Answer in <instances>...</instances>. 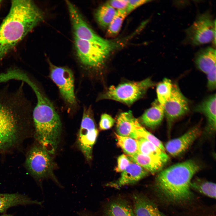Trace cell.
I'll return each mask as SVG.
<instances>
[{
    "label": "cell",
    "mask_w": 216,
    "mask_h": 216,
    "mask_svg": "<svg viewBox=\"0 0 216 216\" xmlns=\"http://www.w3.org/2000/svg\"><path fill=\"white\" fill-rule=\"evenodd\" d=\"M155 84L149 78L139 81L124 82L110 86L98 98L112 100L130 106L144 96L148 89Z\"/></svg>",
    "instance_id": "obj_5"
},
{
    "label": "cell",
    "mask_w": 216,
    "mask_h": 216,
    "mask_svg": "<svg viewBox=\"0 0 216 216\" xmlns=\"http://www.w3.org/2000/svg\"><path fill=\"white\" fill-rule=\"evenodd\" d=\"M173 83L170 79L164 78L157 86V101L164 106L170 98L172 92Z\"/></svg>",
    "instance_id": "obj_27"
},
{
    "label": "cell",
    "mask_w": 216,
    "mask_h": 216,
    "mask_svg": "<svg viewBox=\"0 0 216 216\" xmlns=\"http://www.w3.org/2000/svg\"><path fill=\"white\" fill-rule=\"evenodd\" d=\"M21 84L10 91L6 86L0 90V150L13 144L19 129L32 117L31 104Z\"/></svg>",
    "instance_id": "obj_3"
},
{
    "label": "cell",
    "mask_w": 216,
    "mask_h": 216,
    "mask_svg": "<svg viewBox=\"0 0 216 216\" xmlns=\"http://www.w3.org/2000/svg\"><path fill=\"white\" fill-rule=\"evenodd\" d=\"M131 160L129 157L122 154L119 156L117 159V165L115 170L117 172H122L128 166Z\"/></svg>",
    "instance_id": "obj_31"
},
{
    "label": "cell",
    "mask_w": 216,
    "mask_h": 216,
    "mask_svg": "<svg viewBox=\"0 0 216 216\" xmlns=\"http://www.w3.org/2000/svg\"><path fill=\"white\" fill-rule=\"evenodd\" d=\"M0 216H13V215L10 214H3L0 215Z\"/></svg>",
    "instance_id": "obj_36"
},
{
    "label": "cell",
    "mask_w": 216,
    "mask_h": 216,
    "mask_svg": "<svg viewBox=\"0 0 216 216\" xmlns=\"http://www.w3.org/2000/svg\"><path fill=\"white\" fill-rule=\"evenodd\" d=\"M118 146L129 156L139 152L138 140L131 137L119 136L115 133Z\"/></svg>",
    "instance_id": "obj_25"
},
{
    "label": "cell",
    "mask_w": 216,
    "mask_h": 216,
    "mask_svg": "<svg viewBox=\"0 0 216 216\" xmlns=\"http://www.w3.org/2000/svg\"><path fill=\"white\" fill-rule=\"evenodd\" d=\"M117 10L108 3L99 7L95 14L96 20L99 25L103 28L108 27L116 14Z\"/></svg>",
    "instance_id": "obj_24"
},
{
    "label": "cell",
    "mask_w": 216,
    "mask_h": 216,
    "mask_svg": "<svg viewBox=\"0 0 216 216\" xmlns=\"http://www.w3.org/2000/svg\"><path fill=\"white\" fill-rule=\"evenodd\" d=\"M129 157L131 161L153 174L160 171L165 165L158 160L139 152Z\"/></svg>",
    "instance_id": "obj_22"
},
{
    "label": "cell",
    "mask_w": 216,
    "mask_h": 216,
    "mask_svg": "<svg viewBox=\"0 0 216 216\" xmlns=\"http://www.w3.org/2000/svg\"><path fill=\"white\" fill-rule=\"evenodd\" d=\"M200 168L195 161L189 160L161 170L155 177L154 193L160 200L168 204H183L190 202L194 196L190 183Z\"/></svg>",
    "instance_id": "obj_2"
},
{
    "label": "cell",
    "mask_w": 216,
    "mask_h": 216,
    "mask_svg": "<svg viewBox=\"0 0 216 216\" xmlns=\"http://www.w3.org/2000/svg\"><path fill=\"white\" fill-rule=\"evenodd\" d=\"M216 68L212 69L206 75L207 78V86L210 91H213L216 88Z\"/></svg>",
    "instance_id": "obj_32"
},
{
    "label": "cell",
    "mask_w": 216,
    "mask_h": 216,
    "mask_svg": "<svg viewBox=\"0 0 216 216\" xmlns=\"http://www.w3.org/2000/svg\"><path fill=\"white\" fill-rule=\"evenodd\" d=\"M78 214L79 216H91L87 212L84 211L79 212Z\"/></svg>",
    "instance_id": "obj_35"
},
{
    "label": "cell",
    "mask_w": 216,
    "mask_h": 216,
    "mask_svg": "<svg viewBox=\"0 0 216 216\" xmlns=\"http://www.w3.org/2000/svg\"><path fill=\"white\" fill-rule=\"evenodd\" d=\"M103 216H136L133 208L126 200L119 198L110 202L106 207Z\"/></svg>",
    "instance_id": "obj_21"
},
{
    "label": "cell",
    "mask_w": 216,
    "mask_h": 216,
    "mask_svg": "<svg viewBox=\"0 0 216 216\" xmlns=\"http://www.w3.org/2000/svg\"><path fill=\"white\" fill-rule=\"evenodd\" d=\"M134 212L136 216H167L146 195L134 194L132 197Z\"/></svg>",
    "instance_id": "obj_16"
},
{
    "label": "cell",
    "mask_w": 216,
    "mask_h": 216,
    "mask_svg": "<svg viewBox=\"0 0 216 216\" xmlns=\"http://www.w3.org/2000/svg\"><path fill=\"white\" fill-rule=\"evenodd\" d=\"M191 189L211 198H216V184L213 182L197 179L191 181Z\"/></svg>",
    "instance_id": "obj_26"
},
{
    "label": "cell",
    "mask_w": 216,
    "mask_h": 216,
    "mask_svg": "<svg viewBox=\"0 0 216 216\" xmlns=\"http://www.w3.org/2000/svg\"><path fill=\"white\" fill-rule=\"evenodd\" d=\"M32 204L41 205L42 202L32 200L27 196L22 194L0 193V213L6 212L12 207Z\"/></svg>",
    "instance_id": "obj_18"
},
{
    "label": "cell",
    "mask_w": 216,
    "mask_h": 216,
    "mask_svg": "<svg viewBox=\"0 0 216 216\" xmlns=\"http://www.w3.org/2000/svg\"><path fill=\"white\" fill-rule=\"evenodd\" d=\"M1 0H0V2H1Z\"/></svg>",
    "instance_id": "obj_37"
},
{
    "label": "cell",
    "mask_w": 216,
    "mask_h": 216,
    "mask_svg": "<svg viewBox=\"0 0 216 216\" xmlns=\"http://www.w3.org/2000/svg\"><path fill=\"white\" fill-rule=\"evenodd\" d=\"M150 1H151L147 0H128V5L125 10L128 14L138 7Z\"/></svg>",
    "instance_id": "obj_33"
},
{
    "label": "cell",
    "mask_w": 216,
    "mask_h": 216,
    "mask_svg": "<svg viewBox=\"0 0 216 216\" xmlns=\"http://www.w3.org/2000/svg\"><path fill=\"white\" fill-rule=\"evenodd\" d=\"M128 14L125 9L117 10L116 15L108 27L107 34L108 36L113 37L117 35Z\"/></svg>",
    "instance_id": "obj_28"
},
{
    "label": "cell",
    "mask_w": 216,
    "mask_h": 216,
    "mask_svg": "<svg viewBox=\"0 0 216 216\" xmlns=\"http://www.w3.org/2000/svg\"><path fill=\"white\" fill-rule=\"evenodd\" d=\"M74 43L80 62L85 66L94 69L103 66L113 49L111 42L103 43L74 38Z\"/></svg>",
    "instance_id": "obj_6"
},
{
    "label": "cell",
    "mask_w": 216,
    "mask_h": 216,
    "mask_svg": "<svg viewBox=\"0 0 216 216\" xmlns=\"http://www.w3.org/2000/svg\"><path fill=\"white\" fill-rule=\"evenodd\" d=\"M67 6L74 38L103 43L110 42L98 35L89 26L76 7L69 1Z\"/></svg>",
    "instance_id": "obj_11"
},
{
    "label": "cell",
    "mask_w": 216,
    "mask_h": 216,
    "mask_svg": "<svg viewBox=\"0 0 216 216\" xmlns=\"http://www.w3.org/2000/svg\"><path fill=\"white\" fill-rule=\"evenodd\" d=\"M168 128L170 129L173 123L186 114L189 110V103L176 83L173 84L171 95L163 106Z\"/></svg>",
    "instance_id": "obj_12"
},
{
    "label": "cell",
    "mask_w": 216,
    "mask_h": 216,
    "mask_svg": "<svg viewBox=\"0 0 216 216\" xmlns=\"http://www.w3.org/2000/svg\"><path fill=\"white\" fill-rule=\"evenodd\" d=\"M51 155L40 145L35 146L28 154L26 166L31 175L38 181L40 182L44 179H51L61 187L54 174L55 165Z\"/></svg>",
    "instance_id": "obj_7"
},
{
    "label": "cell",
    "mask_w": 216,
    "mask_h": 216,
    "mask_svg": "<svg viewBox=\"0 0 216 216\" xmlns=\"http://www.w3.org/2000/svg\"><path fill=\"white\" fill-rule=\"evenodd\" d=\"M98 133L92 111L84 109L77 138V144L87 161L92 158V150Z\"/></svg>",
    "instance_id": "obj_9"
},
{
    "label": "cell",
    "mask_w": 216,
    "mask_h": 216,
    "mask_svg": "<svg viewBox=\"0 0 216 216\" xmlns=\"http://www.w3.org/2000/svg\"><path fill=\"white\" fill-rule=\"evenodd\" d=\"M128 2L127 0H114L110 1L108 3L113 8L118 10L125 9Z\"/></svg>",
    "instance_id": "obj_34"
},
{
    "label": "cell",
    "mask_w": 216,
    "mask_h": 216,
    "mask_svg": "<svg viewBox=\"0 0 216 216\" xmlns=\"http://www.w3.org/2000/svg\"><path fill=\"white\" fill-rule=\"evenodd\" d=\"M216 94L212 95L196 106L194 111L201 113L207 120V129L214 132L216 130Z\"/></svg>",
    "instance_id": "obj_17"
},
{
    "label": "cell",
    "mask_w": 216,
    "mask_h": 216,
    "mask_svg": "<svg viewBox=\"0 0 216 216\" xmlns=\"http://www.w3.org/2000/svg\"><path fill=\"white\" fill-rule=\"evenodd\" d=\"M28 84L34 92L37 99L32 112L36 137L45 145L56 143L60 139L62 125L59 115L52 103L34 80Z\"/></svg>",
    "instance_id": "obj_4"
},
{
    "label": "cell",
    "mask_w": 216,
    "mask_h": 216,
    "mask_svg": "<svg viewBox=\"0 0 216 216\" xmlns=\"http://www.w3.org/2000/svg\"><path fill=\"white\" fill-rule=\"evenodd\" d=\"M43 13L30 0H12L0 26V61L44 19Z\"/></svg>",
    "instance_id": "obj_1"
},
{
    "label": "cell",
    "mask_w": 216,
    "mask_h": 216,
    "mask_svg": "<svg viewBox=\"0 0 216 216\" xmlns=\"http://www.w3.org/2000/svg\"><path fill=\"white\" fill-rule=\"evenodd\" d=\"M200 133L199 127H193L180 136L167 142L164 147L165 150L173 157L178 156L189 147Z\"/></svg>",
    "instance_id": "obj_13"
},
{
    "label": "cell",
    "mask_w": 216,
    "mask_h": 216,
    "mask_svg": "<svg viewBox=\"0 0 216 216\" xmlns=\"http://www.w3.org/2000/svg\"><path fill=\"white\" fill-rule=\"evenodd\" d=\"M50 78L58 87L63 98L71 105L76 103L74 92V81L71 70L50 63Z\"/></svg>",
    "instance_id": "obj_10"
},
{
    "label": "cell",
    "mask_w": 216,
    "mask_h": 216,
    "mask_svg": "<svg viewBox=\"0 0 216 216\" xmlns=\"http://www.w3.org/2000/svg\"><path fill=\"white\" fill-rule=\"evenodd\" d=\"M115 122V120L111 116L104 113L101 116L99 128L101 130L109 129L114 125Z\"/></svg>",
    "instance_id": "obj_30"
},
{
    "label": "cell",
    "mask_w": 216,
    "mask_h": 216,
    "mask_svg": "<svg viewBox=\"0 0 216 216\" xmlns=\"http://www.w3.org/2000/svg\"><path fill=\"white\" fill-rule=\"evenodd\" d=\"M136 134L140 138H143L151 142L162 151L165 152L164 146L161 142L141 125L137 130Z\"/></svg>",
    "instance_id": "obj_29"
},
{
    "label": "cell",
    "mask_w": 216,
    "mask_h": 216,
    "mask_svg": "<svg viewBox=\"0 0 216 216\" xmlns=\"http://www.w3.org/2000/svg\"><path fill=\"white\" fill-rule=\"evenodd\" d=\"M139 152L154 158L166 164L169 158L164 152L147 140L140 138L137 140Z\"/></svg>",
    "instance_id": "obj_23"
},
{
    "label": "cell",
    "mask_w": 216,
    "mask_h": 216,
    "mask_svg": "<svg viewBox=\"0 0 216 216\" xmlns=\"http://www.w3.org/2000/svg\"><path fill=\"white\" fill-rule=\"evenodd\" d=\"M164 116V106L157 101L145 112L140 120L145 126L154 129L160 124Z\"/></svg>",
    "instance_id": "obj_20"
},
{
    "label": "cell",
    "mask_w": 216,
    "mask_h": 216,
    "mask_svg": "<svg viewBox=\"0 0 216 216\" xmlns=\"http://www.w3.org/2000/svg\"><path fill=\"white\" fill-rule=\"evenodd\" d=\"M185 32V43L197 46L212 42L215 45L216 21L209 11L199 15Z\"/></svg>",
    "instance_id": "obj_8"
},
{
    "label": "cell",
    "mask_w": 216,
    "mask_h": 216,
    "mask_svg": "<svg viewBox=\"0 0 216 216\" xmlns=\"http://www.w3.org/2000/svg\"><path fill=\"white\" fill-rule=\"evenodd\" d=\"M141 125L131 111L122 112L118 115L116 120L117 134L137 140L140 138L136 132Z\"/></svg>",
    "instance_id": "obj_15"
},
{
    "label": "cell",
    "mask_w": 216,
    "mask_h": 216,
    "mask_svg": "<svg viewBox=\"0 0 216 216\" xmlns=\"http://www.w3.org/2000/svg\"><path fill=\"white\" fill-rule=\"evenodd\" d=\"M197 67L207 74L216 67V50L211 47H207L199 50L194 58Z\"/></svg>",
    "instance_id": "obj_19"
},
{
    "label": "cell",
    "mask_w": 216,
    "mask_h": 216,
    "mask_svg": "<svg viewBox=\"0 0 216 216\" xmlns=\"http://www.w3.org/2000/svg\"><path fill=\"white\" fill-rule=\"evenodd\" d=\"M149 172L131 161L126 169L122 172L120 178L115 181L108 183L107 186L120 189L124 186L134 184L148 175Z\"/></svg>",
    "instance_id": "obj_14"
}]
</instances>
